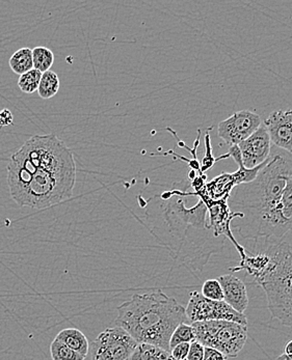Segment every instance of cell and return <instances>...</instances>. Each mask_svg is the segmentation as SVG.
<instances>
[{"label":"cell","mask_w":292,"mask_h":360,"mask_svg":"<svg viewBox=\"0 0 292 360\" xmlns=\"http://www.w3.org/2000/svg\"><path fill=\"white\" fill-rule=\"evenodd\" d=\"M76 172L71 148L50 133L30 137L12 155L6 180L19 207L44 209L72 198Z\"/></svg>","instance_id":"1"},{"label":"cell","mask_w":292,"mask_h":360,"mask_svg":"<svg viewBox=\"0 0 292 360\" xmlns=\"http://www.w3.org/2000/svg\"><path fill=\"white\" fill-rule=\"evenodd\" d=\"M292 174V154L279 148L272 153L254 180L237 185L229 196V209L239 220L235 224L243 239L280 240L292 231L283 216L281 198Z\"/></svg>","instance_id":"2"},{"label":"cell","mask_w":292,"mask_h":360,"mask_svg":"<svg viewBox=\"0 0 292 360\" xmlns=\"http://www.w3.org/2000/svg\"><path fill=\"white\" fill-rule=\"evenodd\" d=\"M185 202L175 192L169 200L163 198L152 232L179 265L191 272H202L211 255L221 252L225 244L209 226L205 202L200 200L193 208H186Z\"/></svg>","instance_id":"3"},{"label":"cell","mask_w":292,"mask_h":360,"mask_svg":"<svg viewBox=\"0 0 292 360\" xmlns=\"http://www.w3.org/2000/svg\"><path fill=\"white\" fill-rule=\"evenodd\" d=\"M113 325L129 333L137 344H150L171 353L170 340L182 323H189L185 307L161 290L134 294L117 309Z\"/></svg>","instance_id":"4"},{"label":"cell","mask_w":292,"mask_h":360,"mask_svg":"<svg viewBox=\"0 0 292 360\" xmlns=\"http://www.w3.org/2000/svg\"><path fill=\"white\" fill-rule=\"evenodd\" d=\"M272 267L258 281L267 298V309L272 319L292 329V250L286 242L270 243Z\"/></svg>","instance_id":"5"},{"label":"cell","mask_w":292,"mask_h":360,"mask_svg":"<svg viewBox=\"0 0 292 360\" xmlns=\"http://www.w3.org/2000/svg\"><path fill=\"white\" fill-rule=\"evenodd\" d=\"M191 325L196 331V342L220 351L227 359L236 357L247 342L248 325L229 321H206Z\"/></svg>","instance_id":"6"},{"label":"cell","mask_w":292,"mask_h":360,"mask_svg":"<svg viewBox=\"0 0 292 360\" xmlns=\"http://www.w3.org/2000/svg\"><path fill=\"white\" fill-rule=\"evenodd\" d=\"M187 320L189 323L206 322V321H229L248 325L245 314L233 309L225 301H215L205 298L199 292L189 294V301L185 307Z\"/></svg>","instance_id":"7"},{"label":"cell","mask_w":292,"mask_h":360,"mask_svg":"<svg viewBox=\"0 0 292 360\" xmlns=\"http://www.w3.org/2000/svg\"><path fill=\"white\" fill-rule=\"evenodd\" d=\"M137 342L121 327L106 329L91 344V360H128Z\"/></svg>","instance_id":"8"},{"label":"cell","mask_w":292,"mask_h":360,"mask_svg":"<svg viewBox=\"0 0 292 360\" xmlns=\"http://www.w3.org/2000/svg\"><path fill=\"white\" fill-rule=\"evenodd\" d=\"M261 125L260 115L253 111L241 110L221 122L217 133L226 145L235 147L248 139Z\"/></svg>","instance_id":"9"},{"label":"cell","mask_w":292,"mask_h":360,"mask_svg":"<svg viewBox=\"0 0 292 360\" xmlns=\"http://www.w3.org/2000/svg\"><path fill=\"white\" fill-rule=\"evenodd\" d=\"M237 147L241 152V163L248 170L257 169L265 165L272 154V141L265 125H261Z\"/></svg>","instance_id":"10"},{"label":"cell","mask_w":292,"mask_h":360,"mask_svg":"<svg viewBox=\"0 0 292 360\" xmlns=\"http://www.w3.org/2000/svg\"><path fill=\"white\" fill-rule=\"evenodd\" d=\"M265 127L272 145L292 154V109L270 113L265 120Z\"/></svg>","instance_id":"11"},{"label":"cell","mask_w":292,"mask_h":360,"mask_svg":"<svg viewBox=\"0 0 292 360\" xmlns=\"http://www.w3.org/2000/svg\"><path fill=\"white\" fill-rule=\"evenodd\" d=\"M217 281L221 283L224 301L227 304L239 313H245L248 307V291L245 283L233 274L220 276Z\"/></svg>","instance_id":"12"},{"label":"cell","mask_w":292,"mask_h":360,"mask_svg":"<svg viewBox=\"0 0 292 360\" xmlns=\"http://www.w3.org/2000/svg\"><path fill=\"white\" fill-rule=\"evenodd\" d=\"M272 264V252L270 244L269 248L262 252L248 254L245 259H241L237 267L231 268V271L239 272L245 270L248 276H252L256 283H258L265 274L269 272Z\"/></svg>","instance_id":"13"},{"label":"cell","mask_w":292,"mask_h":360,"mask_svg":"<svg viewBox=\"0 0 292 360\" xmlns=\"http://www.w3.org/2000/svg\"><path fill=\"white\" fill-rule=\"evenodd\" d=\"M56 339L61 340L63 344L66 345L72 350L80 353L82 356L87 357L89 354V340L86 335L76 328H66L58 333Z\"/></svg>","instance_id":"14"},{"label":"cell","mask_w":292,"mask_h":360,"mask_svg":"<svg viewBox=\"0 0 292 360\" xmlns=\"http://www.w3.org/2000/svg\"><path fill=\"white\" fill-rule=\"evenodd\" d=\"M10 68L15 74L23 75L30 70L34 69L32 64V49L21 48L17 50L10 58Z\"/></svg>","instance_id":"15"},{"label":"cell","mask_w":292,"mask_h":360,"mask_svg":"<svg viewBox=\"0 0 292 360\" xmlns=\"http://www.w3.org/2000/svg\"><path fill=\"white\" fill-rule=\"evenodd\" d=\"M170 352L150 344H137L128 360H167Z\"/></svg>","instance_id":"16"},{"label":"cell","mask_w":292,"mask_h":360,"mask_svg":"<svg viewBox=\"0 0 292 360\" xmlns=\"http://www.w3.org/2000/svg\"><path fill=\"white\" fill-rule=\"evenodd\" d=\"M58 89H60V78L58 74L51 70L43 73L39 84V96L42 99L49 100L58 93Z\"/></svg>","instance_id":"17"},{"label":"cell","mask_w":292,"mask_h":360,"mask_svg":"<svg viewBox=\"0 0 292 360\" xmlns=\"http://www.w3.org/2000/svg\"><path fill=\"white\" fill-rule=\"evenodd\" d=\"M54 54L48 48L39 46L32 49V64L34 69L38 70L41 73L49 71L50 68L53 65Z\"/></svg>","instance_id":"18"},{"label":"cell","mask_w":292,"mask_h":360,"mask_svg":"<svg viewBox=\"0 0 292 360\" xmlns=\"http://www.w3.org/2000/svg\"><path fill=\"white\" fill-rule=\"evenodd\" d=\"M50 354L52 360H84L86 359L58 339L52 340L50 345Z\"/></svg>","instance_id":"19"},{"label":"cell","mask_w":292,"mask_h":360,"mask_svg":"<svg viewBox=\"0 0 292 360\" xmlns=\"http://www.w3.org/2000/svg\"><path fill=\"white\" fill-rule=\"evenodd\" d=\"M195 340L196 331L193 325L182 323L174 330L173 335H172L171 340H170V350H172L177 345L183 344V342L191 344Z\"/></svg>","instance_id":"20"},{"label":"cell","mask_w":292,"mask_h":360,"mask_svg":"<svg viewBox=\"0 0 292 360\" xmlns=\"http://www.w3.org/2000/svg\"><path fill=\"white\" fill-rule=\"evenodd\" d=\"M41 77H42V73L40 71L36 69L30 70L19 77V89L24 94H34V91H38Z\"/></svg>","instance_id":"21"},{"label":"cell","mask_w":292,"mask_h":360,"mask_svg":"<svg viewBox=\"0 0 292 360\" xmlns=\"http://www.w3.org/2000/svg\"><path fill=\"white\" fill-rule=\"evenodd\" d=\"M202 295L215 301H224L223 289L217 279H208L203 283Z\"/></svg>","instance_id":"22"},{"label":"cell","mask_w":292,"mask_h":360,"mask_svg":"<svg viewBox=\"0 0 292 360\" xmlns=\"http://www.w3.org/2000/svg\"><path fill=\"white\" fill-rule=\"evenodd\" d=\"M281 208L283 216L289 221H292V174L286 180L281 198Z\"/></svg>","instance_id":"23"},{"label":"cell","mask_w":292,"mask_h":360,"mask_svg":"<svg viewBox=\"0 0 292 360\" xmlns=\"http://www.w3.org/2000/svg\"><path fill=\"white\" fill-rule=\"evenodd\" d=\"M205 347L202 346L200 342H191L189 346V354H187L186 360H203L204 359Z\"/></svg>","instance_id":"24"},{"label":"cell","mask_w":292,"mask_h":360,"mask_svg":"<svg viewBox=\"0 0 292 360\" xmlns=\"http://www.w3.org/2000/svg\"><path fill=\"white\" fill-rule=\"evenodd\" d=\"M189 346H191V344H189V342H183V344L177 345V346L172 349L170 354H171L173 359L177 360L186 359L187 354H189Z\"/></svg>","instance_id":"25"},{"label":"cell","mask_w":292,"mask_h":360,"mask_svg":"<svg viewBox=\"0 0 292 360\" xmlns=\"http://www.w3.org/2000/svg\"><path fill=\"white\" fill-rule=\"evenodd\" d=\"M203 360H227V357L223 353L212 348L205 347L204 359Z\"/></svg>","instance_id":"26"},{"label":"cell","mask_w":292,"mask_h":360,"mask_svg":"<svg viewBox=\"0 0 292 360\" xmlns=\"http://www.w3.org/2000/svg\"><path fill=\"white\" fill-rule=\"evenodd\" d=\"M14 122V117L13 113L8 109L4 108L0 111V128L6 127V126H11Z\"/></svg>","instance_id":"27"},{"label":"cell","mask_w":292,"mask_h":360,"mask_svg":"<svg viewBox=\"0 0 292 360\" xmlns=\"http://www.w3.org/2000/svg\"><path fill=\"white\" fill-rule=\"evenodd\" d=\"M284 354H286L287 356H289L291 359H292V340H291V342L286 345V347H285Z\"/></svg>","instance_id":"28"},{"label":"cell","mask_w":292,"mask_h":360,"mask_svg":"<svg viewBox=\"0 0 292 360\" xmlns=\"http://www.w3.org/2000/svg\"><path fill=\"white\" fill-rule=\"evenodd\" d=\"M278 360H292V359H291L289 356H287L286 354H282L279 356Z\"/></svg>","instance_id":"29"},{"label":"cell","mask_w":292,"mask_h":360,"mask_svg":"<svg viewBox=\"0 0 292 360\" xmlns=\"http://www.w3.org/2000/svg\"><path fill=\"white\" fill-rule=\"evenodd\" d=\"M167 360H177V359H173V357L171 356V354H170L169 359H167ZM183 360H186V359H183Z\"/></svg>","instance_id":"30"}]
</instances>
